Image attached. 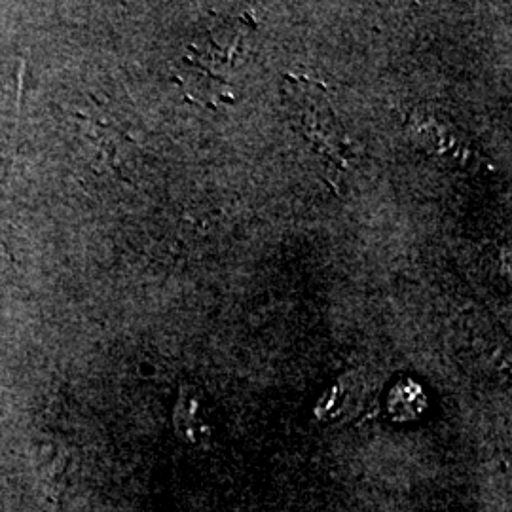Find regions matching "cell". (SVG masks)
<instances>
[{"label":"cell","instance_id":"obj_1","mask_svg":"<svg viewBox=\"0 0 512 512\" xmlns=\"http://www.w3.org/2000/svg\"><path fill=\"white\" fill-rule=\"evenodd\" d=\"M412 141L429 158H450L458 150V128L433 109L416 110L410 126Z\"/></svg>","mask_w":512,"mask_h":512},{"label":"cell","instance_id":"obj_2","mask_svg":"<svg viewBox=\"0 0 512 512\" xmlns=\"http://www.w3.org/2000/svg\"><path fill=\"white\" fill-rule=\"evenodd\" d=\"M175 425L177 431L194 444H200L211 437L213 427L207 421V410L200 391H194L192 387H184L181 391V401L175 410Z\"/></svg>","mask_w":512,"mask_h":512}]
</instances>
